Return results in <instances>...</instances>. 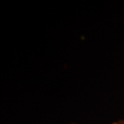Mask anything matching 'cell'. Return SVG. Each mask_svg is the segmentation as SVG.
<instances>
[{
  "mask_svg": "<svg viewBox=\"0 0 124 124\" xmlns=\"http://www.w3.org/2000/svg\"><path fill=\"white\" fill-rule=\"evenodd\" d=\"M72 124H76V123H72Z\"/></svg>",
  "mask_w": 124,
  "mask_h": 124,
  "instance_id": "obj_2",
  "label": "cell"
},
{
  "mask_svg": "<svg viewBox=\"0 0 124 124\" xmlns=\"http://www.w3.org/2000/svg\"><path fill=\"white\" fill-rule=\"evenodd\" d=\"M112 124H124V119L118 120V121H116V122L113 123Z\"/></svg>",
  "mask_w": 124,
  "mask_h": 124,
  "instance_id": "obj_1",
  "label": "cell"
}]
</instances>
